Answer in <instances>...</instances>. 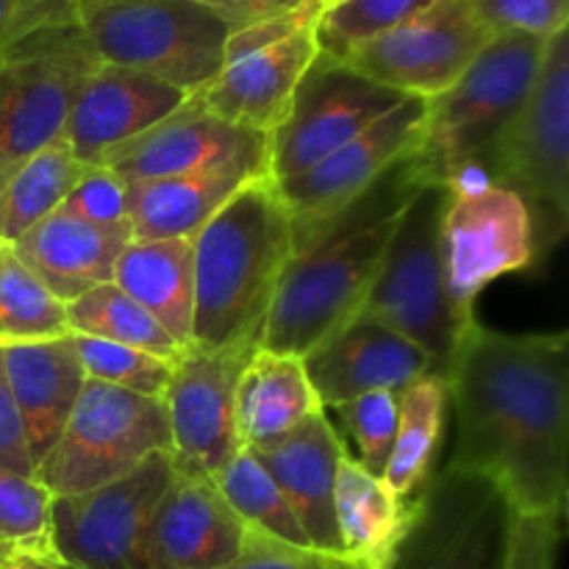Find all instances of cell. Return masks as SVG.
<instances>
[{
	"instance_id": "12",
	"label": "cell",
	"mask_w": 569,
	"mask_h": 569,
	"mask_svg": "<svg viewBox=\"0 0 569 569\" xmlns=\"http://www.w3.org/2000/svg\"><path fill=\"white\" fill-rule=\"evenodd\" d=\"M426 100L403 98L395 109L356 133L306 172L276 181L278 198L289 214L295 253L320 239V233L367 192L389 167L422 148Z\"/></svg>"
},
{
	"instance_id": "33",
	"label": "cell",
	"mask_w": 569,
	"mask_h": 569,
	"mask_svg": "<svg viewBox=\"0 0 569 569\" xmlns=\"http://www.w3.org/2000/svg\"><path fill=\"white\" fill-rule=\"evenodd\" d=\"M217 492L222 495L233 515L253 531L267 533L278 542L298 545V548H311L300 528L298 517L289 509L287 498L270 472L250 456V450H237L220 470L211 476Z\"/></svg>"
},
{
	"instance_id": "46",
	"label": "cell",
	"mask_w": 569,
	"mask_h": 569,
	"mask_svg": "<svg viewBox=\"0 0 569 569\" xmlns=\"http://www.w3.org/2000/svg\"><path fill=\"white\" fill-rule=\"evenodd\" d=\"M200 3H209V6H214V9H220L222 0H200Z\"/></svg>"
},
{
	"instance_id": "45",
	"label": "cell",
	"mask_w": 569,
	"mask_h": 569,
	"mask_svg": "<svg viewBox=\"0 0 569 569\" xmlns=\"http://www.w3.org/2000/svg\"><path fill=\"white\" fill-rule=\"evenodd\" d=\"M0 569H64L53 556H9L0 559Z\"/></svg>"
},
{
	"instance_id": "30",
	"label": "cell",
	"mask_w": 569,
	"mask_h": 569,
	"mask_svg": "<svg viewBox=\"0 0 569 569\" xmlns=\"http://www.w3.org/2000/svg\"><path fill=\"white\" fill-rule=\"evenodd\" d=\"M87 172L61 139L22 161L0 189V239L14 242L31 226L53 214Z\"/></svg>"
},
{
	"instance_id": "6",
	"label": "cell",
	"mask_w": 569,
	"mask_h": 569,
	"mask_svg": "<svg viewBox=\"0 0 569 569\" xmlns=\"http://www.w3.org/2000/svg\"><path fill=\"white\" fill-rule=\"evenodd\" d=\"M78 28L103 64L128 67L187 94L220 72L231 22L200 0H72Z\"/></svg>"
},
{
	"instance_id": "43",
	"label": "cell",
	"mask_w": 569,
	"mask_h": 569,
	"mask_svg": "<svg viewBox=\"0 0 569 569\" xmlns=\"http://www.w3.org/2000/svg\"><path fill=\"white\" fill-rule=\"evenodd\" d=\"M0 467L20 472V476H33V461L28 453L20 411H17L14 395L6 381L3 356H0Z\"/></svg>"
},
{
	"instance_id": "39",
	"label": "cell",
	"mask_w": 569,
	"mask_h": 569,
	"mask_svg": "<svg viewBox=\"0 0 569 569\" xmlns=\"http://www.w3.org/2000/svg\"><path fill=\"white\" fill-rule=\"evenodd\" d=\"M476 9L495 33H531L550 39L565 31L569 0H476Z\"/></svg>"
},
{
	"instance_id": "28",
	"label": "cell",
	"mask_w": 569,
	"mask_h": 569,
	"mask_svg": "<svg viewBox=\"0 0 569 569\" xmlns=\"http://www.w3.org/2000/svg\"><path fill=\"white\" fill-rule=\"evenodd\" d=\"M111 283L137 300L181 348L192 345V239H148V242L131 239L117 256Z\"/></svg>"
},
{
	"instance_id": "37",
	"label": "cell",
	"mask_w": 569,
	"mask_h": 569,
	"mask_svg": "<svg viewBox=\"0 0 569 569\" xmlns=\"http://www.w3.org/2000/svg\"><path fill=\"white\" fill-rule=\"evenodd\" d=\"M398 395L400 392H367L337 406L339 417L359 450L356 461L378 478H383L387 472L395 433H398Z\"/></svg>"
},
{
	"instance_id": "27",
	"label": "cell",
	"mask_w": 569,
	"mask_h": 569,
	"mask_svg": "<svg viewBox=\"0 0 569 569\" xmlns=\"http://www.w3.org/2000/svg\"><path fill=\"white\" fill-rule=\"evenodd\" d=\"M326 411L300 356L256 348L237 383L233 431L239 448H259L283 437L311 415Z\"/></svg>"
},
{
	"instance_id": "26",
	"label": "cell",
	"mask_w": 569,
	"mask_h": 569,
	"mask_svg": "<svg viewBox=\"0 0 569 569\" xmlns=\"http://www.w3.org/2000/svg\"><path fill=\"white\" fill-rule=\"evenodd\" d=\"M415 500L398 498L383 478L367 472L345 450L333 489L342 559L359 569H392L415 520Z\"/></svg>"
},
{
	"instance_id": "41",
	"label": "cell",
	"mask_w": 569,
	"mask_h": 569,
	"mask_svg": "<svg viewBox=\"0 0 569 569\" xmlns=\"http://www.w3.org/2000/svg\"><path fill=\"white\" fill-rule=\"evenodd\" d=\"M217 569H359L339 556L320 553L315 548H298V545L278 542L267 533L248 528L242 550L228 565Z\"/></svg>"
},
{
	"instance_id": "23",
	"label": "cell",
	"mask_w": 569,
	"mask_h": 569,
	"mask_svg": "<svg viewBox=\"0 0 569 569\" xmlns=\"http://www.w3.org/2000/svg\"><path fill=\"white\" fill-rule=\"evenodd\" d=\"M264 142V133L244 131L220 120L206 111L194 94H189L164 120L109 150L100 164L109 167L126 183L156 181L203 170Z\"/></svg>"
},
{
	"instance_id": "11",
	"label": "cell",
	"mask_w": 569,
	"mask_h": 569,
	"mask_svg": "<svg viewBox=\"0 0 569 569\" xmlns=\"http://www.w3.org/2000/svg\"><path fill=\"white\" fill-rule=\"evenodd\" d=\"M448 183L442 214L445 283L456 311L478 320L476 300L511 272L537 264V239L526 200L489 181L481 170H465Z\"/></svg>"
},
{
	"instance_id": "9",
	"label": "cell",
	"mask_w": 569,
	"mask_h": 569,
	"mask_svg": "<svg viewBox=\"0 0 569 569\" xmlns=\"http://www.w3.org/2000/svg\"><path fill=\"white\" fill-rule=\"evenodd\" d=\"M100 64L78 22L39 28L0 50V189L61 139L83 78Z\"/></svg>"
},
{
	"instance_id": "22",
	"label": "cell",
	"mask_w": 569,
	"mask_h": 569,
	"mask_svg": "<svg viewBox=\"0 0 569 569\" xmlns=\"http://www.w3.org/2000/svg\"><path fill=\"white\" fill-rule=\"evenodd\" d=\"M270 176L267 142L203 170L128 183L131 239H192L248 181Z\"/></svg>"
},
{
	"instance_id": "34",
	"label": "cell",
	"mask_w": 569,
	"mask_h": 569,
	"mask_svg": "<svg viewBox=\"0 0 569 569\" xmlns=\"http://www.w3.org/2000/svg\"><path fill=\"white\" fill-rule=\"evenodd\" d=\"M50 500L33 476L0 467V559L50 553Z\"/></svg>"
},
{
	"instance_id": "47",
	"label": "cell",
	"mask_w": 569,
	"mask_h": 569,
	"mask_svg": "<svg viewBox=\"0 0 569 569\" xmlns=\"http://www.w3.org/2000/svg\"><path fill=\"white\" fill-rule=\"evenodd\" d=\"M322 3V9H326V6H331V3H337V0H320Z\"/></svg>"
},
{
	"instance_id": "17",
	"label": "cell",
	"mask_w": 569,
	"mask_h": 569,
	"mask_svg": "<svg viewBox=\"0 0 569 569\" xmlns=\"http://www.w3.org/2000/svg\"><path fill=\"white\" fill-rule=\"evenodd\" d=\"M256 348H198L189 345L172 361L161 398L170 422V456L176 470L214 476L239 448L233 431L237 383Z\"/></svg>"
},
{
	"instance_id": "18",
	"label": "cell",
	"mask_w": 569,
	"mask_h": 569,
	"mask_svg": "<svg viewBox=\"0 0 569 569\" xmlns=\"http://www.w3.org/2000/svg\"><path fill=\"white\" fill-rule=\"evenodd\" d=\"M244 537L248 526L209 476L176 470L150 509L133 569H217L242 550Z\"/></svg>"
},
{
	"instance_id": "10",
	"label": "cell",
	"mask_w": 569,
	"mask_h": 569,
	"mask_svg": "<svg viewBox=\"0 0 569 569\" xmlns=\"http://www.w3.org/2000/svg\"><path fill=\"white\" fill-rule=\"evenodd\" d=\"M320 0H309L292 14L231 31L220 72L192 92L200 106L231 126L270 137L287 120L295 89L320 53Z\"/></svg>"
},
{
	"instance_id": "5",
	"label": "cell",
	"mask_w": 569,
	"mask_h": 569,
	"mask_svg": "<svg viewBox=\"0 0 569 569\" xmlns=\"http://www.w3.org/2000/svg\"><path fill=\"white\" fill-rule=\"evenodd\" d=\"M445 203L448 183L442 178H431L417 189L395 226L381 267L356 315L372 317L420 345L433 372L448 381L461 337L476 320H465L456 311L445 283Z\"/></svg>"
},
{
	"instance_id": "25",
	"label": "cell",
	"mask_w": 569,
	"mask_h": 569,
	"mask_svg": "<svg viewBox=\"0 0 569 569\" xmlns=\"http://www.w3.org/2000/svg\"><path fill=\"white\" fill-rule=\"evenodd\" d=\"M131 242V231H111L56 209L11 242L14 253L61 300L81 298L111 281L117 256Z\"/></svg>"
},
{
	"instance_id": "36",
	"label": "cell",
	"mask_w": 569,
	"mask_h": 569,
	"mask_svg": "<svg viewBox=\"0 0 569 569\" xmlns=\"http://www.w3.org/2000/svg\"><path fill=\"white\" fill-rule=\"evenodd\" d=\"M70 337L83 376L89 381L109 383V387L144 395V398H164L172 376V361L150 356L144 350L126 348V345L103 342V339L78 337V333H70Z\"/></svg>"
},
{
	"instance_id": "21",
	"label": "cell",
	"mask_w": 569,
	"mask_h": 569,
	"mask_svg": "<svg viewBox=\"0 0 569 569\" xmlns=\"http://www.w3.org/2000/svg\"><path fill=\"white\" fill-rule=\"evenodd\" d=\"M248 450L281 489L311 548L342 559L333 489L345 445L326 411L311 415L283 437Z\"/></svg>"
},
{
	"instance_id": "31",
	"label": "cell",
	"mask_w": 569,
	"mask_h": 569,
	"mask_svg": "<svg viewBox=\"0 0 569 569\" xmlns=\"http://www.w3.org/2000/svg\"><path fill=\"white\" fill-rule=\"evenodd\" d=\"M67 328L78 337L103 339V342L126 345L144 350L159 359L176 361L183 353L181 345L114 283H100L81 298L64 306Z\"/></svg>"
},
{
	"instance_id": "20",
	"label": "cell",
	"mask_w": 569,
	"mask_h": 569,
	"mask_svg": "<svg viewBox=\"0 0 569 569\" xmlns=\"http://www.w3.org/2000/svg\"><path fill=\"white\" fill-rule=\"evenodd\" d=\"M187 98L189 94L172 83L100 61L76 92L61 142L81 164L94 167L117 144L172 114Z\"/></svg>"
},
{
	"instance_id": "2",
	"label": "cell",
	"mask_w": 569,
	"mask_h": 569,
	"mask_svg": "<svg viewBox=\"0 0 569 569\" xmlns=\"http://www.w3.org/2000/svg\"><path fill=\"white\" fill-rule=\"evenodd\" d=\"M431 178L439 172L422 148L415 150L356 198L315 244L295 253L278 281L261 348L303 359L342 328L367 298L400 214Z\"/></svg>"
},
{
	"instance_id": "14",
	"label": "cell",
	"mask_w": 569,
	"mask_h": 569,
	"mask_svg": "<svg viewBox=\"0 0 569 569\" xmlns=\"http://www.w3.org/2000/svg\"><path fill=\"white\" fill-rule=\"evenodd\" d=\"M489 39L492 31L478 14L476 0H433L400 26L350 50L342 61L403 98L431 100L465 76Z\"/></svg>"
},
{
	"instance_id": "38",
	"label": "cell",
	"mask_w": 569,
	"mask_h": 569,
	"mask_svg": "<svg viewBox=\"0 0 569 569\" xmlns=\"http://www.w3.org/2000/svg\"><path fill=\"white\" fill-rule=\"evenodd\" d=\"M59 209L98 228L131 231L128 226V183L103 164L87 167L83 178L72 187Z\"/></svg>"
},
{
	"instance_id": "42",
	"label": "cell",
	"mask_w": 569,
	"mask_h": 569,
	"mask_svg": "<svg viewBox=\"0 0 569 569\" xmlns=\"http://www.w3.org/2000/svg\"><path fill=\"white\" fill-rule=\"evenodd\" d=\"M61 22H76L72 0H0V50L39 28Z\"/></svg>"
},
{
	"instance_id": "1",
	"label": "cell",
	"mask_w": 569,
	"mask_h": 569,
	"mask_svg": "<svg viewBox=\"0 0 569 569\" xmlns=\"http://www.w3.org/2000/svg\"><path fill=\"white\" fill-rule=\"evenodd\" d=\"M450 465L487 478L511 515H567L569 337L472 322L448 370Z\"/></svg>"
},
{
	"instance_id": "44",
	"label": "cell",
	"mask_w": 569,
	"mask_h": 569,
	"mask_svg": "<svg viewBox=\"0 0 569 569\" xmlns=\"http://www.w3.org/2000/svg\"><path fill=\"white\" fill-rule=\"evenodd\" d=\"M309 0H222L220 11L228 17L231 28L253 26V22L276 20V17L292 14V11L303 9Z\"/></svg>"
},
{
	"instance_id": "13",
	"label": "cell",
	"mask_w": 569,
	"mask_h": 569,
	"mask_svg": "<svg viewBox=\"0 0 569 569\" xmlns=\"http://www.w3.org/2000/svg\"><path fill=\"white\" fill-rule=\"evenodd\" d=\"M509 522L498 489L448 461L417 495L392 569H506Z\"/></svg>"
},
{
	"instance_id": "7",
	"label": "cell",
	"mask_w": 569,
	"mask_h": 569,
	"mask_svg": "<svg viewBox=\"0 0 569 569\" xmlns=\"http://www.w3.org/2000/svg\"><path fill=\"white\" fill-rule=\"evenodd\" d=\"M548 42L531 33H495L448 92L426 100L422 153L442 181L478 170L489 142L526 103Z\"/></svg>"
},
{
	"instance_id": "35",
	"label": "cell",
	"mask_w": 569,
	"mask_h": 569,
	"mask_svg": "<svg viewBox=\"0 0 569 569\" xmlns=\"http://www.w3.org/2000/svg\"><path fill=\"white\" fill-rule=\"evenodd\" d=\"M433 0H337L317 17V44L342 61L359 44L400 26Z\"/></svg>"
},
{
	"instance_id": "29",
	"label": "cell",
	"mask_w": 569,
	"mask_h": 569,
	"mask_svg": "<svg viewBox=\"0 0 569 569\" xmlns=\"http://www.w3.org/2000/svg\"><path fill=\"white\" fill-rule=\"evenodd\" d=\"M448 381L426 376L398 395V433L383 481L398 498H417L433 478L445 420H448Z\"/></svg>"
},
{
	"instance_id": "15",
	"label": "cell",
	"mask_w": 569,
	"mask_h": 569,
	"mask_svg": "<svg viewBox=\"0 0 569 569\" xmlns=\"http://www.w3.org/2000/svg\"><path fill=\"white\" fill-rule=\"evenodd\" d=\"M403 100L345 61L317 53L295 89L287 120L267 137L272 181L306 172Z\"/></svg>"
},
{
	"instance_id": "40",
	"label": "cell",
	"mask_w": 569,
	"mask_h": 569,
	"mask_svg": "<svg viewBox=\"0 0 569 569\" xmlns=\"http://www.w3.org/2000/svg\"><path fill=\"white\" fill-rule=\"evenodd\" d=\"M565 517L559 515H511L506 569H556Z\"/></svg>"
},
{
	"instance_id": "3",
	"label": "cell",
	"mask_w": 569,
	"mask_h": 569,
	"mask_svg": "<svg viewBox=\"0 0 569 569\" xmlns=\"http://www.w3.org/2000/svg\"><path fill=\"white\" fill-rule=\"evenodd\" d=\"M192 345L259 348L278 281L295 256L289 214L270 176L244 183L192 237Z\"/></svg>"
},
{
	"instance_id": "19",
	"label": "cell",
	"mask_w": 569,
	"mask_h": 569,
	"mask_svg": "<svg viewBox=\"0 0 569 569\" xmlns=\"http://www.w3.org/2000/svg\"><path fill=\"white\" fill-rule=\"evenodd\" d=\"M306 376L322 409H337L367 392H403L433 372L420 345L395 328L356 315L303 356Z\"/></svg>"
},
{
	"instance_id": "4",
	"label": "cell",
	"mask_w": 569,
	"mask_h": 569,
	"mask_svg": "<svg viewBox=\"0 0 569 569\" xmlns=\"http://www.w3.org/2000/svg\"><path fill=\"white\" fill-rule=\"evenodd\" d=\"M489 181L526 200L537 259L569 231V31L550 37L526 103L478 159Z\"/></svg>"
},
{
	"instance_id": "16",
	"label": "cell",
	"mask_w": 569,
	"mask_h": 569,
	"mask_svg": "<svg viewBox=\"0 0 569 569\" xmlns=\"http://www.w3.org/2000/svg\"><path fill=\"white\" fill-rule=\"evenodd\" d=\"M176 476L170 453H153L126 478L50 500V553L64 569H133L150 509Z\"/></svg>"
},
{
	"instance_id": "32",
	"label": "cell",
	"mask_w": 569,
	"mask_h": 569,
	"mask_svg": "<svg viewBox=\"0 0 569 569\" xmlns=\"http://www.w3.org/2000/svg\"><path fill=\"white\" fill-rule=\"evenodd\" d=\"M67 303L0 239V345L44 342L70 333Z\"/></svg>"
},
{
	"instance_id": "8",
	"label": "cell",
	"mask_w": 569,
	"mask_h": 569,
	"mask_svg": "<svg viewBox=\"0 0 569 569\" xmlns=\"http://www.w3.org/2000/svg\"><path fill=\"white\" fill-rule=\"evenodd\" d=\"M153 453H170L164 403L87 378L33 478L53 498L81 495L120 481Z\"/></svg>"
},
{
	"instance_id": "24",
	"label": "cell",
	"mask_w": 569,
	"mask_h": 569,
	"mask_svg": "<svg viewBox=\"0 0 569 569\" xmlns=\"http://www.w3.org/2000/svg\"><path fill=\"white\" fill-rule=\"evenodd\" d=\"M0 356L37 472V465L59 439L87 376L70 333L44 342L0 345Z\"/></svg>"
}]
</instances>
